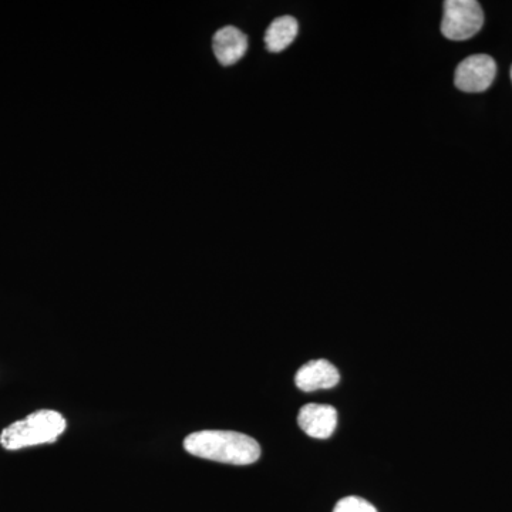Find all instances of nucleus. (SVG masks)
<instances>
[{
	"instance_id": "nucleus-1",
	"label": "nucleus",
	"mask_w": 512,
	"mask_h": 512,
	"mask_svg": "<svg viewBox=\"0 0 512 512\" xmlns=\"http://www.w3.org/2000/svg\"><path fill=\"white\" fill-rule=\"evenodd\" d=\"M184 448L191 456L232 466H249L261 457L258 441L238 431H197L185 437Z\"/></svg>"
},
{
	"instance_id": "nucleus-2",
	"label": "nucleus",
	"mask_w": 512,
	"mask_h": 512,
	"mask_svg": "<svg viewBox=\"0 0 512 512\" xmlns=\"http://www.w3.org/2000/svg\"><path fill=\"white\" fill-rule=\"evenodd\" d=\"M66 427L67 421L59 412L39 410L6 427L0 434V444L6 450L15 451L55 443Z\"/></svg>"
},
{
	"instance_id": "nucleus-3",
	"label": "nucleus",
	"mask_w": 512,
	"mask_h": 512,
	"mask_svg": "<svg viewBox=\"0 0 512 512\" xmlns=\"http://www.w3.org/2000/svg\"><path fill=\"white\" fill-rule=\"evenodd\" d=\"M484 25V12L476 0H447L441 33L448 40H468L477 35Z\"/></svg>"
},
{
	"instance_id": "nucleus-4",
	"label": "nucleus",
	"mask_w": 512,
	"mask_h": 512,
	"mask_svg": "<svg viewBox=\"0 0 512 512\" xmlns=\"http://www.w3.org/2000/svg\"><path fill=\"white\" fill-rule=\"evenodd\" d=\"M497 64L488 55H473L458 64L454 83L464 93L485 92L493 84Z\"/></svg>"
},
{
	"instance_id": "nucleus-5",
	"label": "nucleus",
	"mask_w": 512,
	"mask_h": 512,
	"mask_svg": "<svg viewBox=\"0 0 512 512\" xmlns=\"http://www.w3.org/2000/svg\"><path fill=\"white\" fill-rule=\"evenodd\" d=\"M298 424L312 439H329L338 426V412L329 404H305L298 414Z\"/></svg>"
},
{
	"instance_id": "nucleus-6",
	"label": "nucleus",
	"mask_w": 512,
	"mask_h": 512,
	"mask_svg": "<svg viewBox=\"0 0 512 512\" xmlns=\"http://www.w3.org/2000/svg\"><path fill=\"white\" fill-rule=\"evenodd\" d=\"M339 380V370L325 359L311 360L295 376L296 387L306 393L332 389Z\"/></svg>"
},
{
	"instance_id": "nucleus-7",
	"label": "nucleus",
	"mask_w": 512,
	"mask_h": 512,
	"mask_svg": "<svg viewBox=\"0 0 512 512\" xmlns=\"http://www.w3.org/2000/svg\"><path fill=\"white\" fill-rule=\"evenodd\" d=\"M215 57L222 66L238 63L248 50V37L234 26L218 30L212 40Z\"/></svg>"
},
{
	"instance_id": "nucleus-8",
	"label": "nucleus",
	"mask_w": 512,
	"mask_h": 512,
	"mask_svg": "<svg viewBox=\"0 0 512 512\" xmlns=\"http://www.w3.org/2000/svg\"><path fill=\"white\" fill-rule=\"evenodd\" d=\"M299 26L292 16H282L269 25L265 33L266 49L272 53L284 52L298 36Z\"/></svg>"
},
{
	"instance_id": "nucleus-9",
	"label": "nucleus",
	"mask_w": 512,
	"mask_h": 512,
	"mask_svg": "<svg viewBox=\"0 0 512 512\" xmlns=\"http://www.w3.org/2000/svg\"><path fill=\"white\" fill-rule=\"evenodd\" d=\"M333 512H377L375 505L360 497L342 498Z\"/></svg>"
},
{
	"instance_id": "nucleus-10",
	"label": "nucleus",
	"mask_w": 512,
	"mask_h": 512,
	"mask_svg": "<svg viewBox=\"0 0 512 512\" xmlns=\"http://www.w3.org/2000/svg\"><path fill=\"white\" fill-rule=\"evenodd\" d=\"M511 80H512V67H511Z\"/></svg>"
}]
</instances>
